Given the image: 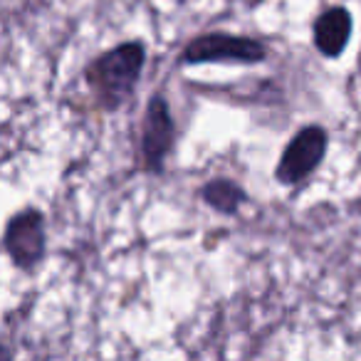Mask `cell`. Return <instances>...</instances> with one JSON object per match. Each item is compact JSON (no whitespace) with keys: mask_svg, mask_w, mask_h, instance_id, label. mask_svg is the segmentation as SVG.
<instances>
[{"mask_svg":"<svg viewBox=\"0 0 361 361\" xmlns=\"http://www.w3.org/2000/svg\"><path fill=\"white\" fill-rule=\"evenodd\" d=\"M146 50L141 42H124L97 57L87 70V85L104 109H119L134 92L144 70Z\"/></svg>","mask_w":361,"mask_h":361,"instance_id":"obj_1","label":"cell"},{"mask_svg":"<svg viewBox=\"0 0 361 361\" xmlns=\"http://www.w3.org/2000/svg\"><path fill=\"white\" fill-rule=\"evenodd\" d=\"M260 62L265 60V45L250 37L238 35H203L193 40L183 52V62L188 65H203V62Z\"/></svg>","mask_w":361,"mask_h":361,"instance_id":"obj_2","label":"cell"},{"mask_svg":"<svg viewBox=\"0 0 361 361\" xmlns=\"http://www.w3.org/2000/svg\"><path fill=\"white\" fill-rule=\"evenodd\" d=\"M324 151H326V131L322 126H305L285 149L275 176L282 183H287V186L300 183V180H305L322 164Z\"/></svg>","mask_w":361,"mask_h":361,"instance_id":"obj_3","label":"cell"},{"mask_svg":"<svg viewBox=\"0 0 361 361\" xmlns=\"http://www.w3.org/2000/svg\"><path fill=\"white\" fill-rule=\"evenodd\" d=\"M6 250L18 267L30 270L42 260L45 252V226L37 211H25L8 223Z\"/></svg>","mask_w":361,"mask_h":361,"instance_id":"obj_4","label":"cell"},{"mask_svg":"<svg viewBox=\"0 0 361 361\" xmlns=\"http://www.w3.org/2000/svg\"><path fill=\"white\" fill-rule=\"evenodd\" d=\"M173 146V119L164 97H151L141 129V159L149 171H161L166 154Z\"/></svg>","mask_w":361,"mask_h":361,"instance_id":"obj_5","label":"cell"},{"mask_svg":"<svg viewBox=\"0 0 361 361\" xmlns=\"http://www.w3.org/2000/svg\"><path fill=\"white\" fill-rule=\"evenodd\" d=\"M351 35V16L346 8H331L314 23V45L322 55L336 57L344 52Z\"/></svg>","mask_w":361,"mask_h":361,"instance_id":"obj_6","label":"cell"},{"mask_svg":"<svg viewBox=\"0 0 361 361\" xmlns=\"http://www.w3.org/2000/svg\"><path fill=\"white\" fill-rule=\"evenodd\" d=\"M203 198H206V203L211 208H216L218 213H226V216H233V213L240 208L243 198H245V193H243L240 186H235L233 180H211L206 188H203Z\"/></svg>","mask_w":361,"mask_h":361,"instance_id":"obj_7","label":"cell"}]
</instances>
